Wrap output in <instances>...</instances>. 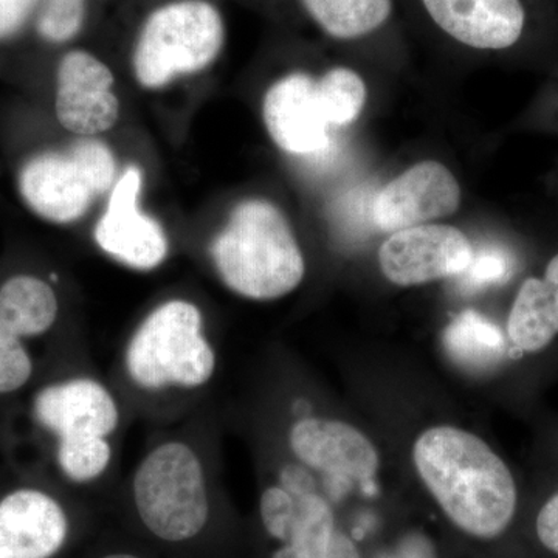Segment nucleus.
Masks as SVG:
<instances>
[{
	"mask_svg": "<svg viewBox=\"0 0 558 558\" xmlns=\"http://www.w3.org/2000/svg\"><path fill=\"white\" fill-rule=\"evenodd\" d=\"M421 480L444 515L476 539L501 537L519 505L508 465L478 436L440 425L425 429L413 447Z\"/></svg>",
	"mask_w": 558,
	"mask_h": 558,
	"instance_id": "nucleus-1",
	"label": "nucleus"
},
{
	"mask_svg": "<svg viewBox=\"0 0 558 558\" xmlns=\"http://www.w3.org/2000/svg\"><path fill=\"white\" fill-rule=\"evenodd\" d=\"M68 532L64 509L46 492L20 488L0 499V558H51Z\"/></svg>",
	"mask_w": 558,
	"mask_h": 558,
	"instance_id": "nucleus-12",
	"label": "nucleus"
},
{
	"mask_svg": "<svg viewBox=\"0 0 558 558\" xmlns=\"http://www.w3.org/2000/svg\"><path fill=\"white\" fill-rule=\"evenodd\" d=\"M459 202L461 190L453 174L438 161H424L374 197L371 218L377 229L396 233L453 215Z\"/></svg>",
	"mask_w": 558,
	"mask_h": 558,
	"instance_id": "nucleus-9",
	"label": "nucleus"
},
{
	"mask_svg": "<svg viewBox=\"0 0 558 558\" xmlns=\"http://www.w3.org/2000/svg\"><path fill=\"white\" fill-rule=\"evenodd\" d=\"M290 449L307 468L340 480L369 481L379 470L376 447L347 422L301 418L290 429Z\"/></svg>",
	"mask_w": 558,
	"mask_h": 558,
	"instance_id": "nucleus-11",
	"label": "nucleus"
},
{
	"mask_svg": "<svg viewBox=\"0 0 558 558\" xmlns=\"http://www.w3.org/2000/svg\"><path fill=\"white\" fill-rule=\"evenodd\" d=\"M336 532V519L326 499L318 494L296 498L292 532L274 558H328Z\"/></svg>",
	"mask_w": 558,
	"mask_h": 558,
	"instance_id": "nucleus-20",
	"label": "nucleus"
},
{
	"mask_svg": "<svg viewBox=\"0 0 558 558\" xmlns=\"http://www.w3.org/2000/svg\"><path fill=\"white\" fill-rule=\"evenodd\" d=\"M39 0H0V39L20 32Z\"/></svg>",
	"mask_w": 558,
	"mask_h": 558,
	"instance_id": "nucleus-28",
	"label": "nucleus"
},
{
	"mask_svg": "<svg viewBox=\"0 0 558 558\" xmlns=\"http://www.w3.org/2000/svg\"><path fill=\"white\" fill-rule=\"evenodd\" d=\"M447 354L469 371H486L497 366L506 355L501 329L475 311H465L446 330Z\"/></svg>",
	"mask_w": 558,
	"mask_h": 558,
	"instance_id": "nucleus-18",
	"label": "nucleus"
},
{
	"mask_svg": "<svg viewBox=\"0 0 558 558\" xmlns=\"http://www.w3.org/2000/svg\"><path fill=\"white\" fill-rule=\"evenodd\" d=\"M510 271H512V259L506 250L494 247V245L473 248L468 269L459 275L461 288L473 292L486 286L499 284L510 277Z\"/></svg>",
	"mask_w": 558,
	"mask_h": 558,
	"instance_id": "nucleus-24",
	"label": "nucleus"
},
{
	"mask_svg": "<svg viewBox=\"0 0 558 558\" xmlns=\"http://www.w3.org/2000/svg\"><path fill=\"white\" fill-rule=\"evenodd\" d=\"M376 558H439L432 539L422 532H409L391 548L381 550Z\"/></svg>",
	"mask_w": 558,
	"mask_h": 558,
	"instance_id": "nucleus-27",
	"label": "nucleus"
},
{
	"mask_svg": "<svg viewBox=\"0 0 558 558\" xmlns=\"http://www.w3.org/2000/svg\"><path fill=\"white\" fill-rule=\"evenodd\" d=\"M33 413L43 427L62 438H108L119 427L120 411L100 381L72 379L40 389Z\"/></svg>",
	"mask_w": 558,
	"mask_h": 558,
	"instance_id": "nucleus-13",
	"label": "nucleus"
},
{
	"mask_svg": "<svg viewBox=\"0 0 558 558\" xmlns=\"http://www.w3.org/2000/svg\"><path fill=\"white\" fill-rule=\"evenodd\" d=\"M264 121L279 148L290 154H312L328 148L326 119L317 83L303 73L286 76L264 98Z\"/></svg>",
	"mask_w": 558,
	"mask_h": 558,
	"instance_id": "nucleus-14",
	"label": "nucleus"
},
{
	"mask_svg": "<svg viewBox=\"0 0 558 558\" xmlns=\"http://www.w3.org/2000/svg\"><path fill=\"white\" fill-rule=\"evenodd\" d=\"M509 339L520 351L538 352L558 333V255L546 267L545 278H529L510 311Z\"/></svg>",
	"mask_w": 558,
	"mask_h": 558,
	"instance_id": "nucleus-16",
	"label": "nucleus"
},
{
	"mask_svg": "<svg viewBox=\"0 0 558 558\" xmlns=\"http://www.w3.org/2000/svg\"><path fill=\"white\" fill-rule=\"evenodd\" d=\"M134 501L143 524L165 542H185L207 524L209 502L204 465L189 444L167 442L135 472Z\"/></svg>",
	"mask_w": 558,
	"mask_h": 558,
	"instance_id": "nucleus-5",
	"label": "nucleus"
},
{
	"mask_svg": "<svg viewBox=\"0 0 558 558\" xmlns=\"http://www.w3.org/2000/svg\"><path fill=\"white\" fill-rule=\"evenodd\" d=\"M112 86V72L89 51L65 54L57 87V117L62 126L80 135H98L116 126L120 102Z\"/></svg>",
	"mask_w": 558,
	"mask_h": 558,
	"instance_id": "nucleus-10",
	"label": "nucleus"
},
{
	"mask_svg": "<svg viewBox=\"0 0 558 558\" xmlns=\"http://www.w3.org/2000/svg\"><path fill=\"white\" fill-rule=\"evenodd\" d=\"M58 464L75 483H87L101 476L108 469L112 449L108 438L100 436H78V438H62L58 442Z\"/></svg>",
	"mask_w": 558,
	"mask_h": 558,
	"instance_id": "nucleus-22",
	"label": "nucleus"
},
{
	"mask_svg": "<svg viewBox=\"0 0 558 558\" xmlns=\"http://www.w3.org/2000/svg\"><path fill=\"white\" fill-rule=\"evenodd\" d=\"M86 11L87 0H40L39 35L50 43H68L84 27Z\"/></svg>",
	"mask_w": 558,
	"mask_h": 558,
	"instance_id": "nucleus-23",
	"label": "nucleus"
},
{
	"mask_svg": "<svg viewBox=\"0 0 558 558\" xmlns=\"http://www.w3.org/2000/svg\"><path fill=\"white\" fill-rule=\"evenodd\" d=\"M281 484V487L286 488L295 498L317 494L314 480L306 470L299 468V465H288V468L282 469Z\"/></svg>",
	"mask_w": 558,
	"mask_h": 558,
	"instance_id": "nucleus-30",
	"label": "nucleus"
},
{
	"mask_svg": "<svg viewBox=\"0 0 558 558\" xmlns=\"http://www.w3.org/2000/svg\"><path fill=\"white\" fill-rule=\"evenodd\" d=\"M328 558H362L357 546L351 542L344 534L336 532L332 543L329 546Z\"/></svg>",
	"mask_w": 558,
	"mask_h": 558,
	"instance_id": "nucleus-31",
	"label": "nucleus"
},
{
	"mask_svg": "<svg viewBox=\"0 0 558 558\" xmlns=\"http://www.w3.org/2000/svg\"><path fill=\"white\" fill-rule=\"evenodd\" d=\"M535 531L539 543L558 556V494L554 495L539 509Z\"/></svg>",
	"mask_w": 558,
	"mask_h": 558,
	"instance_id": "nucleus-29",
	"label": "nucleus"
},
{
	"mask_svg": "<svg viewBox=\"0 0 558 558\" xmlns=\"http://www.w3.org/2000/svg\"><path fill=\"white\" fill-rule=\"evenodd\" d=\"M117 165L105 143L76 142L68 153H44L22 168L20 190L28 207L54 223L78 220L116 180Z\"/></svg>",
	"mask_w": 558,
	"mask_h": 558,
	"instance_id": "nucleus-6",
	"label": "nucleus"
},
{
	"mask_svg": "<svg viewBox=\"0 0 558 558\" xmlns=\"http://www.w3.org/2000/svg\"><path fill=\"white\" fill-rule=\"evenodd\" d=\"M259 510L267 534L278 542H288L295 523L296 498L281 486L269 487L260 497Z\"/></svg>",
	"mask_w": 558,
	"mask_h": 558,
	"instance_id": "nucleus-26",
	"label": "nucleus"
},
{
	"mask_svg": "<svg viewBox=\"0 0 558 558\" xmlns=\"http://www.w3.org/2000/svg\"><path fill=\"white\" fill-rule=\"evenodd\" d=\"M142 172L130 167L117 180L105 215L95 227L102 252L132 269L153 270L168 255V240L159 223L138 208Z\"/></svg>",
	"mask_w": 558,
	"mask_h": 558,
	"instance_id": "nucleus-8",
	"label": "nucleus"
},
{
	"mask_svg": "<svg viewBox=\"0 0 558 558\" xmlns=\"http://www.w3.org/2000/svg\"><path fill=\"white\" fill-rule=\"evenodd\" d=\"M128 374L137 387L199 388L211 379L216 354L204 336L199 307L171 300L150 312L128 344Z\"/></svg>",
	"mask_w": 558,
	"mask_h": 558,
	"instance_id": "nucleus-3",
	"label": "nucleus"
},
{
	"mask_svg": "<svg viewBox=\"0 0 558 558\" xmlns=\"http://www.w3.org/2000/svg\"><path fill=\"white\" fill-rule=\"evenodd\" d=\"M473 247L462 231L450 226H416L396 231L379 253L380 269L398 286H417L458 278L472 260Z\"/></svg>",
	"mask_w": 558,
	"mask_h": 558,
	"instance_id": "nucleus-7",
	"label": "nucleus"
},
{
	"mask_svg": "<svg viewBox=\"0 0 558 558\" xmlns=\"http://www.w3.org/2000/svg\"><path fill=\"white\" fill-rule=\"evenodd\" d=\"M312 20L337 39L377 31L391 13V0H301Z\"/></svg>",
	"mask_w": 558,
	"mask_h": 558,
	"instance_id": "nucleus-19",
	"label": "nucleus"
},
{
	"mask_svg": "<svg viewBox=\"0 0 558 558\" xmlns=\"http://www.w3.org/2000/svg\"><path fill=\"white\" fill-rule=\"evenodd\" d=\"M102 558H138V557L130 556V554H112V556L102 557Z\"/></svg>",
	"mask_w": 558,
	"mask_h": 558,
	"instance_id": "nucleus-32",
	"label": "nucleus"
},
{
	"mask_svg": "<svg viewBox=\"0 0 558 558\" xmlns=\"http://www.w3.org/2000/svg\"><path fill=\"white\" fill-rule=\"evenodd\" d=\"M211 256L227 288L250 300L281 299L306 274L288 220L266 201H245L233 209L213 241Z\"/></svg>",
	"mask_w": 558,
	"mask_h": 558,
	"instance_id": "nucleus-2",
	"label": "nucleus"
},
{
	"mask_svg": "<svg viewBox=\"0 0 558 558\" xmlns=\"http://www.w3.org/2000/svg\"><path fill=\"white\" fill-rule=\"evenodd\" d=\"M57 317V293L43 279L20 275L0 288V328L20 339L47 332Z\"/></svg>",
	"mask_w": 558,
	"mask_h": 558,
	"instance_id": "nucleus-17",
	"label": "nucleus"
},
{
	"mask_svg": "<svg viewBox=\"0 0 558 558\" xmlns=\"http://www.w3.org/2000/svg\"><path fill=\"white\" fill-rule=\"evenodd\" d=\"M317 89L330 126L352 123L365 105V83L349 69L330 70L318 81Z\"/></svg>",
	"mask_w": 558,
	"mask_h": 558,
	"instance_id": "nucleus-21",
	"label": "nucleus"
},
{
	"mask_svg": "<svg viewBox=\"0 0 558 558\" xmlns=\"http://www.w3.org/2000/svg\"><path fill=\"white\" fill-rule=\"evenodd\" d=\"M32 373V359L20 337L0 328V395L24 387Z\"/></svg>",
	"mask_w": 558,
	"mask_h": 558,
	"instance_id": "nucleus-25",
	"label": "nucleus"
},
{
	"mask_svg": "<svg viewBox=\"0 0 558 558\" xmlns=\"http://www.w3.org/2000/svg\"><path fill=\"white\" fill-rule=\"evenodd\" d=\"M226 43V25L208 0H172L149 14L132 54L135 78L160 89L207 69Z\"/></svg>",
	"mask_w": 558,
	"mask_h": 558,
	"instance_id": "nucleus-4",
	"label": "nucleus"
},
{
	"mask_svg": "<svg viewBox=\"0 0 558 558\" xmlns=\"http://www.w3.org/2000/svg\"><path fill=\"white\" fill-rule=\"evenodd\" d=\"M433 21L475 49H508L524 28L520 0H422Z\"/></svg>",
	"mask_w": 558,
	"mask_h": 558,
	"instance_id": "nucleus-15",
	"label": "nucleus"
}]
</instances>
